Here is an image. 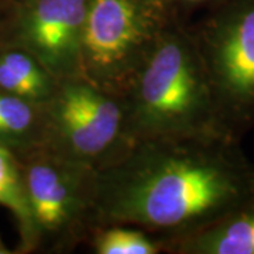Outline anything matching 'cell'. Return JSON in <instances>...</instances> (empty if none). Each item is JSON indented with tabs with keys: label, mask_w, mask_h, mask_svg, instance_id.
Masks as SVG:
<instances>
[{
	"label": "cell",
	"mask_w": 254,
	"mask_h": 254,
	"mask_svg": "<svg viewBox=\"0 0 254 254\" xmlns=\"http://www.w3.org/2000/svg\"><path fill=\"white\" fill-rule=\"evenodd\" d=\"M254 196V163L225 134L136 141L99 171L96 227L127 225L167 242L193 235Z\"/></svg>",
	"instance_id": "cell-1"
},
{
	"label": "cell",
	"mask_w": 254,
	"mask_h": 254,
	"mask_svg": "<svg viewBox=\"0 0 254 254\" xmlns=\"http://www.w3.org/2000/svg\"><path fill=\"white\" fill-rule=\"evenodd\" d=\"M123 100L127 133L134 141L223 134L203 63L187 23H177L165 31Z\"/></svg>",
	"instance_id": "cell-2"
},
{
	"label": "cell",
	"mask_w": 254,
	"mask_h": 254,
	"mask_svg": "<svg viewBox=\"0 0 254 254\" xmlns=\"http://www.w3.org/2000/svg\"><path fill=\"white\" fill-rule=\"evenodd\" d=\"M34 225L36 252L65 254L96 227L99 173L43 144L16 154Z\"/></svg>",
	"instance_id": "cell-3"
},
{
	"label": "cell",
	"mask_w": 254,
	"mask_h": 254,
	"mask_svg": "<svg viewBox=\"0 0 254 254\" xmlns=\"http://www.w3.org/2000/svg\"><path fill=\"white\" fill-rule=\"evenodd\" d=\"M181 23L165 0H89L81 76L123 96L168 28Z\"/></svg>",
	"instance_id": "cell-4"
},
{
	"label": "cell",
	"mask_w": 254,
	"mask_h": 254,
	"mask_svg": "<svg viewBox=\"0 0 254 254\" xmlns=\"http://www.w3.org/2000/svg\"><path fill=\"white\" fill-rule=\"evenodd\" d=\"M188 28L208 76L219 128L242 140L254 128V0H223Z\"/></svg>",
	"instance_id": "cell-5"
},
{
	"label": "cell",
	"mask_w": 254,
	"mask_h": 254,
	"mask_svg": "<svg viewBox=\"0 0 254 254\" xmlns=\"http://www.w3.org/2000/svg\"><path fill=\"white\" fill-rule=\"evenodd\" d=\"M44 112L46 145L98 173L119 161L136 143L127 133L123 96L82 76L61 79Z\"/></svg>",
	"instance_id": "cell-6"
},
{
	"label": "cell",
	"mask_w": 254,
	"mask_h": 254,
	"mask_svg": "<svg viewBox=\"0 0 254 254\" xmlns=\"http://www.w3.org/2000/svg\"><path fill=\"white\" fill-rule=\"evenodd\" d=\"M89 0H9L0 40L24 47L60 79L81 76Z\"/></svg>",
	"instance_id": "cell-7"
},
{
	"label": "cell",
	"mask_w": 254,
	"mask_h": 254,
	"mask_svg": "<svg viewBox=\"0 0 254 254\" xmlns=\"http://www.w3.org/2000/svg\"><path fill=\"white\" fill-rule=\"evenodd\" d=\"M171 254H254V196L210 226L164 245Z\"/></svg>",
	"instance_id": "cell-8"
},
{
	"label": "cell",
	"mask_w": 254,
	"mask_h": 254,
	"mask_svg": "<svg viewBox=\"0 0 254 254\" xmlns=\"http://www.w3.org/2000/svg\"><path fill=\"white\" fill-rule=\"evenodd\" d=\"M61 79L24 47L0 40V89L14 96L46 105Z\"/></svg>",
	"instance_id": "cell-9"
},
{
	"label": "cell",
	"mask_w": 254,
	"mask_h": 254,
	"mask_svg": "<svg viewBox=\"0 0 254 254\" xmlns=\"http://www.w3.org/2000/svg\"><path fill=\"white\" fill-rule=\"evenodd\" d=\"M46 134L43 105L0 89V145L17 154L46 144Z\"/></svg>",
	"instance_id": "cell-10"
},
{
	"label": "cell",
	"mask_w": 254,
	"mask_h": 254,
	"mask_svg": "<svg viewBox=\"0 0 254 254\" xmlns=\"http://www.w3.org/2000/svg\"><path fill=\"white\" fill-rule=\"evenodd\" d=\"M0 206L9 209L17 223L18 253L36 252V232L18 160L11 150L3 145H0Z\"/></svg>",
	"instance_id": "cell-11"
},
{
	"label": "cell",
	"mask_w": 254,
	"mask_h": 254,
	"mask_svg": "<svg viewBox=\"0 0 254 254\" xmlns=\"http://www.w3.org/2000/svg\"><path fill=\"white\" fill-rule=\"evenodd\" d=\"M86 245L96 254H158L164 252L161 240L140 227L127 225L95 227Z\"/></svg>",
	"instance_id": "cell-12"
},
{
	"label": "cell",
	"mask_w": 254,
	"mask_h": 254,
	"mask_svg": "<svg viewBox=\"0 0 254 254\" xmlns=\"http://www.w3.org/2000/svg\"><path fill=\"white\" fill-rule=\"evenodd\" d=\"M222 1L223 0H165V3L171 9L174 16L181 23H187V18L195 11H199V10L205 11Z\"/></svg>",
	"instance_id": "cell-13"
},
{
	"label": "cell",
	"mask_w": 254,
	"mask_h": 254,
	"mask_svg": "<svg viewBox=\"0 0 254 254\" xmlns=\"http://www.w3.org/2000/svg\"><path fill=\"white\" fill-rule=\"evenodd\" d=\"M7 6H9V0H0V28L6 17V11H7Z\"/></svg>",
	"instance_id": "cell-14"
},
{
	"label": "cell",
	"mask_w": 254,
	"mask_h": 254,
	"mask_svg": "<svg viewBox=\"0 0 254 254\" xmlns=\"http://www.w3.org/2000/svg\"><path fill=\"white\" fill-rule=\"evenodd\" d=\"M4 253H10V250H7V247L1 243V240H0V254H4Z\"/></svg>",
	"instance_id": "cell-15"
}]
</instances>
